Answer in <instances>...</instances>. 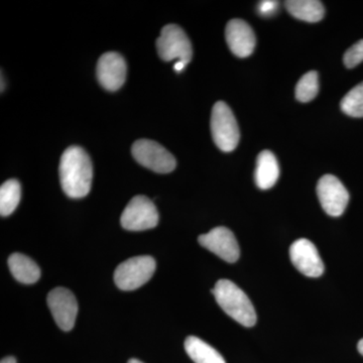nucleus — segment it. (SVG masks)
Listing matches in <instances>:
<instances>
[{
    "label": "nucleus",
    "instance_id": "obj_15",
    "mask_svg": "<svg viewBox=\"0 0 363 363\" xmlns=\"http://www.w3.org/2000/svg\"><path fill=\"white\" fill-rule=\"evenodd\" d=\"M9 267L16 281L26 285L37 283L40 278V269L35 262L23 253H13L9 257Z\"/></svg>",
    "mask_w": 363,
    "mask_h": 363
},
{
    "label": "nucleus",
    "instance_id": "obj_5",
    "mask_svg": "<svg viewBox=\"0 0 363 363\" xmlns=\"http://www.w3.org/2000/svg\"><path fill=\"white\" fill-rule=\"evenodd\" d=\"M159 56L166 62H182L188 65L192 60L193 50L188 35L183 28L177 25H168L162 28L157 40Z\"/></svg>",
    "mask_w": 363,
    "mask_h": 363
},
{
    "label": "nucleus",
    "instance_id": "obj_17",
    "mask_svg": "<svg viewBox=\"0 0 363 363\" xmlns=\"http://www.w3.org/2000/svg\"><path fill=\"white\" fill-rule=\"evenodd\" d=\"M185 350L195 363H226L218 351L196 336L186 339Z\"/></svg>",
    "mask_w": 363,
    "mask_h": 363
},
{
    "label": "nucleus",
    "instance_id": "obj_20",
    "mask_svg": "<svg viewBox=\"0 0 363 363\" xmlns=\"http://www.w3.org/2000/svg\"><path fill=\"white\" fill-rule=\"evenodd\" d=\"M344 113L352 117H363V82L351 89L341 101Z\"/></svg>",
    "mask_w": 363,
    "mask_h": 363
},
{
    "label": "nucleus",
    "instance_id": "obj_10",
    "mask_svg": "<svg viewBox=\"0 0 363 363\" xmlns=\"http://www.w3.org/2000/svg\"><path fill=\"white\" fill-rule=\"evenodd\" d=\"M200 245L227 262H238L240 250L233 231L226 227H216L198 238Z\"/></svg>",
    "mask_w": 363,
    "mask_h": 363
},
{
    "label": "nucleus",
    "instance_id": "obj_26",
    "mask_svg": "<svg viewBox=\"0 0 363 363\" xmlns=\"http://www.w3.org/2000/svg\"><path fill=\"white\" fill-rule=\"evenodd\" d=\"M128 363H143V362H140V360L135 359V358H133V359L128 360Z\"/></svg>",
    "mask_w": 363,
    "mask_h": 363
},
{
    "label": "nucleus",
    "instance_id": "obj_6",
    "mask_svg": "<svg viewBox=\"0 0 363 363\" xmlns=\"http://www.w3.org/2000/svg\"><path fill=\"white\" fill-rule=\"evenodd\" d=\"M131 152L138 164L156 173L168 174L176 169L175 157L154 140H136Z\"/></svg>",
    "mask_w": 363,
    "mask_h": 363
},
{
    "label": "nucleus",
    "instance_id": "obj_19",
    "mask_svg": "<svg viewBox=\"0 0 363 363\" xmlns=\"http://www.w3.org/2000/svg\"><path fill=\"white\" fill-rule=\"evenodd\" d=\"M319 92V80L318 73L315 71L308 72L298 80L296 87V97L298 101H312Z\"/></svg>",
    "mask_w": 363,
    "mask_h": 363
},
{
    "label": "nucleus",
    "instance_id": "obj_12",
    "mask_svg": "<svg viewBox=\"0 0 363 363\" xmlns=\"http://www.w3.org/2000/svg\"><path fill=\"white\" fill-rule=\"evenodd\" d=\"M96 73L98 81L104 89L118 90L125 82V60L118 52H105L98 61Z\"/></svg>",
    "mask_w": 363,
    "mask_h": 363
},
{
    "label": "nucleus",
    "instance_id": "obj_13",
    "mask_svg": "<svg viewBox=\"0 0 363 363\" xmlns=\"http://www.w3.org/2000/svg\"><path fill=\"white\" fill-rule=\"evenodd\" d=\"M225 38L229 49L235 56L247 58L255 51L257 38L247 21L234 18L227 23Z\"/></svg>",
    "mask_w": 363,
    "mask_h": 363
},
{
    "label": "nucleus",
    "instance_id": "obj_3",
    "mask_svg": "<svg viewBox=\"0 0 363 363\" xmlns=\"http://www.w3.org/2000/svg\"><path fill=\"white\" fill-rule=\"evenodd\" d=\"M212 138L222 152H233L240 143V133L233 111L223 101L214 105L211 114Z\"/></svg>",
    "mask_w": 363,
    "mask_h": 363
},
{
    "label": "nucleus",
    "instance_id": "obj_8",
    "mask_svg": "<svg viewBox=\"0 0 363 363\" xmlns=\"http://www.w3.org/2000/svg\"><path fill=\"white\" fill-rule=\"evenodd\" d=\"M317 195L322 208L330 216L338 217L343 214L350 202V194L338 178L325 175L317 185Z\"/></svg>",
    "mask_w": 363,
    "mask_h": 363
},
{
    "label": "nucleus",
    "instance_id": "obj_24",
    "mask_svg": "<svg viewBox=\"0 0 363 363\" xmlns=\"http://www.w3.org/2000/svg\"><path fill=\"white\" fill-rule=\"evenodd\" d=\"M0 363H16V359L13 357H9L4 358Z\"/></svg>",
    "mask_w": 363,
    "mask_h": 363
},
{
    "label": "nucleus",
    "instance_id": "obj_1",
    "mask_svg": "<svg viewBox=\"0 0 363 363\" xmlns=\"http://www.w3.org/2000/svg\"><path fill=\"white\" fill-rule=\"evenodd\" d=\"M60 181L68 197L80 199L89 194L93 179L92 162L82 147H68L60 162Z\"/></svg>",
    "mask_w": 363,
    "mask_h": 363
},
{
    "label": "nucleus",
    "instance_id": "obj_16",
    "mask_svg": "<svg viewBox=\"0 0 363 363\" xmlns=\"http://www.w3.org/2000/svg\"><path fill=\"white\" fill-rule=\"evenodd\" d=\"M286 7L294 18L307 23H317L324 18L323 4L317 0H289Z\"/></svg>",
    "mask_w": 363,
    "mask_h": 363
},
{
    "label": "nucleus",
    "instance_id": "obj_11",
    "mask_svg": "<svg viewBox=\"0 0 363 363\" xmlns=\"http://www.w3.org/2000/svg\"><path fill=\"white\" fill-rule=\"evenodd\" d=\"M290 257L294 267L304 276L319 278L323 274V260L311 241L306 238L296 240L291 245Z\"/></svg>",
    "mask_w": 363,
    "mask_h": 363
},
{
    "label": "nucleus",
    "instance_id": "obj_22",
    "mask_svg": "<svg viewBox=\"0 0 363 363\" xmlns=\"http://www.w3.org/2000/svg\"><path fill=\"white\" fill-rule=\"evenodd\" d=\"M279 4L277 1H271V0H264V1L259 2V13L264 16H271L272 14L277 13L278 11Z\"/></svg>",
    "mask_w": 363,
    "mask_h": 363
},
{
    "label": "nucleus",
    "instance_id": "obj_4",
    "mask_svg": "<svg viewBox=\"0 0 363 363\" xmlns=\"http://www.w3.org/2000/svg\"><path fill=\"white\" fill-rule=\"evenodd\" d=\"M156 267V260L149 255L131 257L117 267L114 281L121 290H136L152 279Z\"/></svg>",
    "mask_w": 363,
    "mask_h": 363
},
{
    "label": "nucleus",
    "instance_id": "obj_9",
    "mask_svg": "<svg viewBox=\"0 0 363 363\" xmlns=\"http://www.w3.org/2000/svg\"><path fill=\"white\" fill-rule=\"evenodd\" d=\"M47 302L59 328L72 330L78 315V303L74 294L68 289L58 286L49 293Z\"/></svg>",
    "mask_w": 363,
    "mask_h": 363
},
{
    "label": "nucleus",
    "instance_id": "obj_7",
    "mask_svg": "<svg viewBox=\"0 0 363 363\" xmlns=\"http://www.w3.org/2000/svg\"><path fill=\"white\" fill-rule=\"evenodd\" d=\"M121 223L126 230H147L155 228L159 223V212L149 198L135 196L123 210Z\"/></svg>",
    "mask_w": 363,
    "mask_h": 363
},
{
    "label": "nucleus",
    "instance_id": "obj_14",
    "mask_svg": "<svg viewBox=\"0 0 363 363\" xmlns=\"http://www.w3.org/2000/svg\"><path fill=\"white\" fill-rule=\"evenodd\" d=\"M279 177V162L269 150H264L257 157L255 183L262 190L274 187Z\"/></svg>",
    "mask_w": 363,
    "mask_h": 363
},
{
    "label": "nucleus",
    "instance_id": "obj_2",
    "mask_svg": "<svg viewBox=\"0 0 363 363\" xmlns=\"http://www.w3.org/2000/svg\"><path fill=\"white\" fill-rule=\"evenodd\" d=\"M221 309L236 322L245 327L257 323V313L247 294L229 279L217 281L212 290Z\"/></svg>",
    "mask_w": 363,
    "mask_h": 363
},
{
    "label": "nucleus",
    "instance_id": "obj_23",
    "mask_svg": "<svg viewBox=\"0 0 363 363\" xmlns=\"http://www.w3.org/2000/svg\"><path fill=\"white\" fill-rule=\"evenodd\" d=\"M186 66L187 65H186V64L182 63V62H176L175 65H174V70H175L177 73H180V72L185 69Z\"/></svg>",
    "mask_w": 363,
    "mask_h": 363
},
{
    "label": "nucleus",
    "instance_id": "obj_21",
    "mask_svg": "<svg viewBox=\"0 0 363 363\" xmlns=\"http://www.w3.org/2000/svg\"><path fill=\"white\" fill-rule=\"evenodd\" d=\"M344 65L347 68H354L363 62V40L351 45L343 57Z\"/></svg>",
    "mask_w": 363,
    "mask_h": 363
},
{
    "label": "nucleus",
    "instance_id": "obj_18",
    "mask_svg": "<svg viewBox=\"0 0 363 363\" xmlns=\"http://www.w3.org/2000/svg\"><path fill=\"white\" fill-rule=\"evenodd\" d=\"M21 188L18 180L4 182L0 188V214L2 217L13 214L21 201Z\"/></svg>",
    "mask_w": 363,
    "mask_h": 363
},
{
    "label": "nucleus",
    "instance_id": "obj_25",
    "mask_svg": "<svg viewBox=\"0 0 363 363\" xmlns=\"http://www.w3.org/2000/svg\"><path fill=\"white\" fill-rule=\"evenodd\" d=\"M357 348L358 351H359L360 354H362L363 357V338L362 339V340L359 341V342H358Z\"/></svg>",
    "mask_w": 363,
    "mask_h": 363
}]
</instances>
